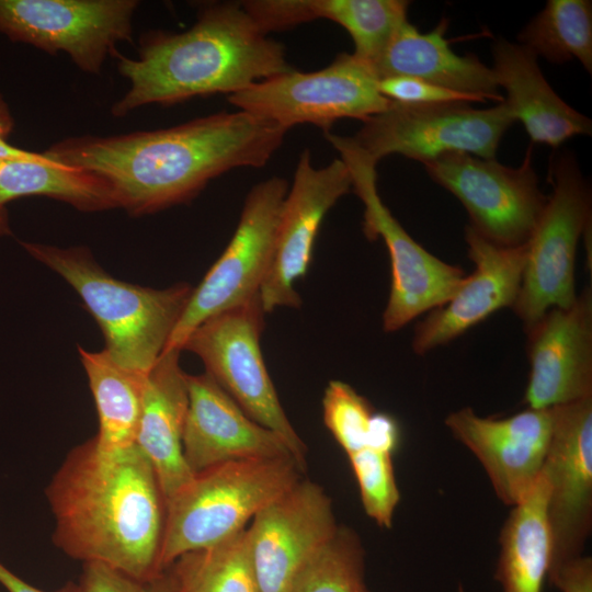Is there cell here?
Wrapping results in <instances>:
<instances>
[{"mask_svg": "<svg viewBox=\"0 0 592 592\" xmlns=\"http://www.w3.org/2000/svg\"><path fill=\"white\" fill-rule=\"evenodd\" d=\"M286 133L237 110L155 130L68 137L43 155L102 177L118 207L141 216L191 201L232 169L265 166Z\"/></svg>", "mask_w": 592, "mask_h": 592, "instance_id": "cell-1", "label": "cell"}, {"mask_svg": "<svg viewBox=\"0 0 592 592\" xmlns=\"http://www.w3.org/2000/svg\"><path fill=\"white\" fill-rule=\"evenodd\" d=\"M53 539L66 555L137 579L163 570L166 501L157 475L134 446L102 452L94 439L73 447L46 488Z\"/></svg>", "mask_w": 592, "mask_h": 592, "instance_id": "cell-2", "label": "cell"}, {"mask_svg": "<svg viewBox=\"0 0 592 592\" xmlns=\"http://www.w3.org/2000/svg\"><path fill=\"white\" fill-rule=\"evenodd\" d=\"M117 70L130 86L111 113L123 117L148 104L171 105L194 96L241 91L294 69L281 43L264 34L241 2H204L182 33L150 31L137 58L117 50Z\"/></svg>", "mask_w": 592, "mask_h": 592, "instance_id": "cell-3", "label": "cell"}, {"mask_svg": "<svg viewBox=\"0 0 592 592\" xmlns=\"http://www.w3.org/2000/svg\"><path fill=\"white\" fill-rule=\"evenodd\" d=\"M21 244L76 289L101 328L105 351L115 363L143 374L151 369L189 303L191 285L179 283L164 289L134 285L107 274L84 247Z\"/></svg>", "mask_w": 592, "mask_h": 592, "instance_id": "cell-4", "label": "cell"}, {"mask_svg": "<svg viewBox=\"0 0 592 592\" xmlns=\"http://www.w3.org/2000/svg\"><path fill=\"white\" fill-rule=\"evenodd\" d=\"M303 473L293 458H273L232 460L194 474L166 504L160 569L246 528L259 511L298 482Z\"/></svg>", "mask_w": 592, "mask_h": 592, "instance_id": "cell-5", "label": "cell"}, {"mask_svg": "<svg viewBox=\"0 0 592 592\" xmlns=\"http://www.w3.org/2000/svg\"><path fill=\"white\" fill-rule=\"evenodd\" d=\"M340 153L351 178L352 190L364 205L363 231L367 239L382 238L390 258L391 285L383 314V328L395 332L419 317L443 306L456 293L465 272L436 258L419 244L392 216L377 190V161L351 136L323 133Z\"/></svg>", "mask_w": 592, "mask_h": 592, "instance_id": "cell-6", "label": "cell"}, {"mask_svg": "<svg viewBox=\"0 0 592 592\" xmlns=\"http://www.w3.org/2000/svg\"><path fill=\"white\" fill-rule=\"evenodd\" d=\"M553 192L525 243L526 259L514 306L524 330L554 307L577 299L574 263L579 240L591 225V194L569 153L550 162Z\"/></svg>", "mask_w": 592, "mask_h": 592, "instance_id": "cell-7", "label": "cell"}, {"mask_svg": "<svg viewBox=\"0 0 592 592\" xmlns=\"http://www.w3.org/2000/svg\"><path fill=\"white\" fill-rule=\"evenodd\" d=\"M378 80L372 64L342 53L323 69H292L254 82L228 95V101L286 130L307 123L329 132L339 119L364 122L390 105L378 91Z\"/></svg>", "mask_w": 592, "mask_h": 592, "instance_id": "cell-8", "label": "cell"}, {"mask_svg": "<svg viewBox=\"0 0 592 592\" xmlns=\"http://www.w3.org/2000/svg\"><path fill=\"white\" fill-rule=\"evenodd\" d=\"M264 310L259 295L201 323L182 350L196 354L206 373L252 420L278 434L305 473L307 447L289 422L260 346Z\"/></svg>", "mask_w": 592, "mask_h": 592, "instance_id": "cell-9", "label": "cell"}, {"mask_svg": "<svg viewBox=\"0 0 592 592\" xmlns=\"http://www.w3.org/2000/svg\"><path fill=\"white\" fill-rule=\"evenodd\" d=\"M288 189L285 179L272 177L250 190L232 238L193 288L166 351H182L187 337L205 320L259 295L271 264Z\"/></svg>", "mask_w": 592, "mask_h": 592, "instance_id": "cell-10", "label": "cell"}, {"mask_svg": "<svg viewBox=\"0 0 592 592\" xmlns=\"http://www.w3.org/2000/svg\"><path fill=\"white\" fill-rule=\"evenodd\" d=\"M515 122L503 102L490 109L467 103L399 104L363 122L353 140L377 162L401 155L430 162L451 152L494 159L502 136Z\"/></svg>", "mask_w": 592, "mask_h": 592, "instance_id": "cell-11", "label": "cell"}, {"mask_svg": "<svg viewBox=\"0 0 592 592\" xmlns=\"http://www.w3.org/2000/svg\"><path fill=\"white\" fill-rule=\"evenodd\" d=\"M424 167L458 198L479 235L503 247L526 243L547 201L532 167L531 148L519 168L465 152L443 155Z\"/></svg>", "mask_w": 592, "mask_h": 592, "instance_id": "cell-12", "label": "cell"}, {"mask_svg": "<svg viewBox=\"0 0 592 592\" xmlns=\"http://www.w3.org/2000/svg\"><path fill=\"white\" fill-rule=\"evenodd\" d=\"M136 0H0V33L100 73L121 42H132Z\"/></svg>", "mask_w": 592, "mask_h": 592, "instance_id": "cell-13", "label": "cell"}, {"mask_svg": "<svg viewBox=\"0 0 592 592\" xmlns=\"http://www.w3.org/2000/svg\"><path fill=\"white\" fill-rule=\"evenodd\" d=\"M553 434L543 474L551 577L583 556L592 528V398L554 407Z\"/></svg>", "mask_w": 592, "mask_h": 592, "instance_id": "cell-14", "label": "cell"}, {"mask_svg": "<svg viewBox=\"0 0 592 592\" xmlns=\"http://www.w3.org/2000/svg\"><path fill=\"white\" fill-rule=\"evenodd\" d=\"M350 191L352 178L340 158L317 168L308 149L300 153L283 205L271 264L259 291L265 314L277 307L300 306L295 284L307 273L319 227Z\"/></svg>", "mask_w": 592, "mask_h": 592, "instance_id": "cell-15", "label": "cell"}, {"mask_svg": "<svg viewBox=\"0 0 592 592\" xmlns=\"http://www.w3.org/2000/svg\"><path fill=\"white\" fill-rule=\"evenodd\" d=\"M338 527L330 497L309 479L301 478L259 511L248 532L260 591L289 592Z\"/></svg>", "mask_w": 592, "mask_h": 592, "instance_id": "cell-16", "label": "cell"}, {"mask_svg": "<svg viewBox=\"0 0 592 592\" xmlns=\"http://www.w3.org/2000/svg\"><path fill=\"white\" fill-rule=\"evenodd\" d=\"M445 424L452 435L480 462L497 497L506 505L520 503L543 474L554 409L527 408L506 418H485L471 408L451 412Z\"/></svg>", "mask_w": 592, "mask_h": 592, "instance_id": "cell-17", "label": "cell"}, {"mask_svg": "<svg viewBox=\"0 0 592 592\" xmlns=\"http://www.w3.org/2000/svg\"><path fill=\"white\" fill-rule=\"evenodd\" d=\"M524 403L549 409L592 398V289L568 308L554 307L530 328Z\"/></svg>", "mask_w": 592, "mask_h": 592, "instance_id": "cell-18", "label": "cell"}, {"mask_svg": "<svg viewBox=\"0 0 592 592\" xmlns=\"http://www.w3.org/2000/svg\"><path fill=\"white\" fill-rule=\"evenodd\" d=\"M468 257L475 265L470 275L443 306L417 323L412 350L424 355L445 345L500 309L513 307L522 283L526 249L503 247L465 227Z\"/></svg>", "mask_w": 592, "mask_h": 592, "instance_id": "cell-19", "label": "cell"}, {"mask_svg": "<svg viewBox=\"0 0 592 592\" xmlns=\"http://www.w3.org/2000/svg\"><path fill=\"white\" fill-rule=\"evenodd\" d=\"M186 384L189 408L182 445L193 474L232 460H295L286 442L248 417L207 373L186 374Z\"/></svg>", "mask_w": 592, "mask_h": 592, "instance_id": "cell-20", "label": "cell"}, {"mask_svg": "<svg viewBox=\"0 0 592 592\" xmlns=\"http://www.w3.org/2000/svg\"><path fill=\"white\" fill-rule=\"evenodd\" d=\"M180 352L164 351L148 372L135 441L157 475L166 504L194 477L183 455L189 391Z\"/></svg>", "mask_w": 592, "mask_h": 592, "instance_id": "cell-21", "label": "cell"}, {"mask_svg": "<svg viewBox=\"0 0 592 592\" xmlns=\"http://www.w3.org/2000/svg\"><path fill=\"white\" fill-rule=\"evenodd\" d=\"M492 56L498 87L506 93L503 103L534 144L557 148L574 136L591 135V119L558 96L532 50L499 38L492 45Z\"/></svg>", "mask_w": 592, "mask_h": 592, "instance_id": "cell-22", "label": "cell"}, {"mask_svg": "<svg viewBox=\"0 0 592 592\" xmlns=\"http://www.w3.org/2000/svg\"><path fill=\"white\" fill-rule=\"evenodd\" d=\"M448 21L420 32L408 20L399 26L372 65L378 78L406 76L485 100L503 102L491 68L475 55L455 54L444 37Z\"/></svg>", "mask_w": 592, "mask_h": 592, "instance_id": "cell-23", "label": "cell"}, {"mask_svg": "<svg viewBox=\"0 0 592 592\" xmlns=\"http://www.w3.org/2000/svg\"><path fill=\"white\" fill-rule=\"evenodd\" d=\"M548 482L544 474L506 517L499 536L496 580L502 592H542L550 565L546 515Z\"/></svg>", "mask_w": 592, "mask_h": 592, "instance_id": "cell-24", "label": "cell"}, {"mask_svg": "<svg viewBox=\"0 0 592 592\" xmlns=\"http://www.w3.org/2000/svg\"><path fill=\"white\" fill-rule=\"evenodd\" d=\"M26 196L62 201L82 212L118 207L111 185L100 175L41 159H0V214L5 204Z\"/></svg>", "mask_w": 592, "mask_h": 592, "instance_id": "cell-25", "label": "cell"}, {"mask_svg": "<svg viewBox=\"0 0 592 592\" xmlns=\"http://www.w3.org/2000/svg\"><path fill=\"white\" fill-rule=\"evenodd\" d=\"M78 351L99 418V431L93 437L96 447L113 453L134 446L148 373L122 367L105 350Z\"/></svg>", "mask_w": 592, "mask_h": 592, "instance_id": "cell-26", "label": "cell"}, {"mask_svg": "<svg viewBox=\"0 0 592 592\" xmlns=\"http://www.w3.org/2000/svg\"><path fill=\"white\" fill-rule=\"evenodd\" d=\"M169 568L178 592H261L248 527L213 546L182 555Z\"/></svg>", "mask_w": 592, "mask_h": 592, "instance_id": "cell-27", "label": "cell"}, {"mask_svg": "<svg viewBox=\"0 0 592 592\" xmlns=\"http://www.w3.org/2000/svg\"><path fill=\"white\" fill-rule=\"evenodd\" d=\"M537 57L563 64L577 59L592 71V2L548 0L517 36Z\"/></svg>", "mask_w": 592, "mask_h": 592, "instance_id": "cell-28", "label": "cell"}, {"mask_svg": "<svg viewBox=\"0 0 592 592\" xmlns=\"http://www.w3.org/2000/svg\"><path fill=\"white\" fill-rule=\"evenodd\" d=\"M406 0H301L305 23L326 19L342 26L354 55L374 64L395 32L407 21Z\"/></svg>", "mask_w": 592, "mask_h": 592, "instance_id": "cell-29", "label": "cell"}, {"mask_svg": "<svg viewBox=\"0 0 592 592\" xmlns=\"http://www.w3.org/2000/svg\"><path fill=\"white\" fill-rule=\"evenodd\" d=\"M289 592H369L358 535L339 525L332 538L299 572Z\"/></svg>", "mask_w": 592, "mask_h": 592, "instance_id": "cell-30", "label": "cell"}, {"mask_svg": "<svg viewBox=\"0 0 592 592\" xmlns=\"http://www.w3.org/2000/svg\"><path fill=\"white\" fill-rule=\"evenodd\" d=\"M348 457L366 515L378 526L390 528L400 501L392 455L365 447Z\"/></svg>", "mask_w": 592, "mask_h": 592, "instance_id": "cell-31", "label": "cell"}, {"mask_svg": "<svg viewBox=\"0 0 592 592\" xmlns=\"http://www.w3.org/2000/svg\"><path fill=\"white\" fill-rule=\"evenodd\" d=\"M375 411L351 385L331 380L322 398L323 423L346 455L363 449Z\"/></svg>", "mask_w": 592, "mask_h": 592, "instance_id": "cell-32", "label": "cell"}, {"mask_svg": "<svg viewBox=\"0 0 592 592\" xmlns=\"http://www.w3.org/2000/svg\"><path fill=\"white\" fill-rule=\"evenodd\" d=\"M79 592H178V582L170 568L143 580L102 562H83Z\"/></svg>", "mask_w": 592, "mask_h": 592, "instance_id": "cell-33", "label": "cell"}, {"mask_svg": "<svg viewBox=\"0 0 592 592\" xmlns=\"http://www.w3.org/2000/svg\"><path fill=\"white\" fill-rule=\"evenodd\" d=\"M379 93L399 104H443L486 102L483 98L462 93L414 77L392 76L378 80Z\"/></svg>", "mask_w": 592, "mask_h": 592, "instance_id": "cell-34", "label": "cell"}, {"mask_svg": "<svg viewBox=\"0 0 592 592\" xmlns=\"http://www.w3.org/2000/svg\"><path fill=\"white\" fill-rule=\"evenodd\" d=\"M548 580L561 592H592V560L581 556L566 563Z\"/></svg>", "mask_w": 592, "mask_h": 592, "instance_id": "cell-35", "label": "cell"}, {"mask_svg": "<svg viewBox=\"0 0 592 592\" xmlns=\"http://www.w3.org/2000/svg\"><path fill=\"white\" fill-rule=\"evenodd\" d=\"M400 430L395 418L388 413L375 412L369 428L366 447L394 454L399 445Z\"/></svg>", "mask_w": 592, "mask_h": 592, "instance_id": "cell-36", "label": "cell"}, {"mask_svg": "<svg viewBox=\"0 0 592 592\" xmlns=\"http://www.w3.org/2000/svg\"><path fill=\"white\" fill-rule=\"evenodd\" d=\"M0 584L8 592H47L41 589H37L23 579L18 577L11 570H9L4 565L0 562ZM52 592H79V585L73 582H68L60 589Z\"/></svg>", "mask_w": 592, "mask_h": 592, "instance_id": "cell-37", "label": "cell"}, {"mask_svg": "<svg viewBox=\"0 0 592 592\" xmlns=\"http://www.w3.org/2000/svg\"><path fill=\"white\" fill-rule=\"evenodd\" d=\"M43 153L27 151L16 148L5 141V138L0 137V159H41Z\"/></svg>", "mask_w": 592, "mask_h": 592, "instance_id": "cell-38", "label": "cell"}, {"mask_svg": "<svg viewBox=\"0 0 592 592\" xmlns=\"http://www.w3.org/2000/svg\"><path fill=\"white\" fill-rule=\"evenodd\" d=\"M14 127V119L10 109L0 93V137L5 138Z\"/></svg>", "mask_w": 592, "mask_h": 592, "instance_id": "cell-39", "label": "cell"}, {"mask_svg": "<svg viewBox=\"0 0 592 592\" xmlns=\"http://www.w3.org/2000/svg\"><path fill=\"white\" fill-rule=\"evenodd\" d=\"M8 231L7 213L0 214V234H7Z\"/></svg>", "mask_w": 592, "mask_h": 592, "instance_id": "cell-40", "label": "cell"}, {"mask_svg": "<svg viewBox=\"0 0 592 592\" xmlns=\"http://www.w3.org/2000/svg\"><path fill=\"white\" fill-rule=\"evenodd\" d=\"M458 592H465L462 587L458 588Z\"/></svg>", "mask_w": 592, "mask_h": 592, "instance_id": "cell-41", "label": "cell"}]
</instances>
